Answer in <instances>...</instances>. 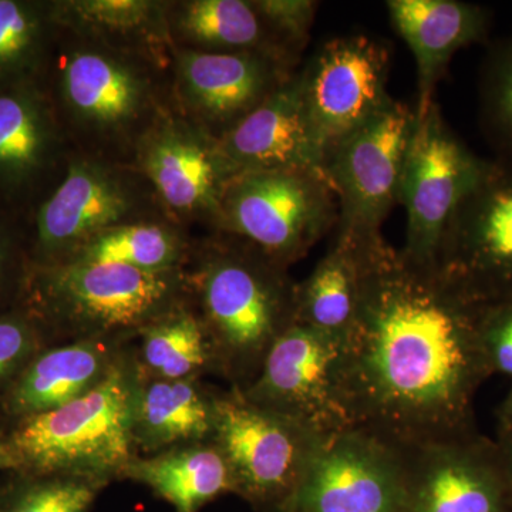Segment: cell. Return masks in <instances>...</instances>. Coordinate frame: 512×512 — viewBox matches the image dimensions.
<instances>
[{
  "label": "cell",
  "instance_id": "6da1fadb",
  "mask_svg": "<svg viewBox=\"0 0 512 512\" xmlns=\"http://www.w3.org/2000/svg\"><path fill=\"white\" fill-rule=\"evenodd\" d=\"M485 308L384 241L363 248L355 322L340 386L353 426L406 450L474 433V402L491 377Z\"/></svg>",
  "mask_w": 512,
  "mask_h": 512
},
{
  "label": "cell",
  "instance_id": "7a4b0ae2",
  "mask_svg": "<svg viewBox=\"0 0 512 512\" xmlns=\"http://www.w3.org/2000/svg\"><path fill=\"white\" fill-rule=\"evenodd\" d=\"M45 90L74 153L134 164L138 144L174 106L170 67L59 25Z\"/></svg>",
  "mask_w": 512,
  "mask_h": 512
},
{
  "label": "cell",
  "instance_id": "3957f363",
  "mask_svg": "<svg viewBox=\"0 0 512 512\" xmlns=\"http://www.w3.org/2000/svg\"><path fill=\"white\" fill-rule=\"evenodd\" d=\"M289 268L244 239L208 232L185 266L188 299L204 323L215 365L244 389L272 345L296 323Z\"/></svg>",
  "mask_w": 512,
  "mask_h": 512
},
{
  "label": "cell",
  "instance_id": "277c9868",
  "mask_svg": "<svg viewBox=\"0 0 512 512\" xmlns=\"http://www.w3.org/2000/svg\"><path fill=\"white\" fill-rule=\"evenodd\" d=\"M188 301L187 271L147 272L116 264L32 266L19 308L43 332L74 340L114 339Z\"/></svg>",
  "mask_w": 512,
  "mask_h": 512
},
{
  "label": "cell",
  "instance_id": "5b68a950",
  "mask_svg": "<svg viewBox=\"0 0 512 512\" xmlns=\"http://www.w3.org/2000/svg\"><path fill=\"white\" fill-rule=\"evenodd\" d=\"M124 357L80 399L28 419L5 441L13 470L25 476L69 474L109 483L136 457L141 373Z\"/></svg>",
  "mask_w": 512,
  "mask_h": 512
},
{
  "label": "cell",
  "instance_id": "8992f818",
  "mask_svg": "<svg viewBox=\"0 0 512 512\" xmlns=\"http://www.w3.org/2000/svg\"><path fill=\"white\" fill-rule=\"evenodd\" d=\"M157 220L168 218L134 165L73 151L62 183L25 221L30 258L37 266L62 264L107 229Z\"/></svg>",
  "mask_w": 512,
  "mask_h": 512
},
{
  "label": "cell",
  "instance_id": "52a82bcc",
  "mask_svg": "<svg viewBox=\"0 0 512 512\" xmlns=\"http://www.w3.org/2000/svg\"><path fill=\"white\" fill-rule=\"evenodd\" d=\"M338 217V200L325 173L245 171L225 188L217 231L244 239L289 268L336 228Z\"/></svg>",
  "mask_w": 512,
  "mask_h": 512
},
{
  "label": "cell",
  "instance_id": "ba28073f",
  "mask_svg": "<svg viewBox=\"0 0 512 512\" xmlns=\"http://www.w3.org/2000/svg\"><path fill=\"white\" fill-rule=\"evenodd\" d=\"M211 441L234 477L235 494L262 511L285 512L323 437L249 400L239 387L212 396Z\"/></svg>",
  "mask_w": 512,
  "mask_h": 512
},
{
  "label": "cell",
  "instance_id": "9c48e42d",
  "mask_svg": "<svg viewBox=\"0 0 512 512\" xmlns=\"http://www.w3.org/2000/svg\"><path fill=\"white\" fill-rule=\"evenodd\" d=\"M414 126L416 110L392 100L369 123L326 151L323 171L338 200V237L357 245L383 238V222L399 204Z\"/></svg>",
  "mask_w": 512,
  "mask_h": 512
},
{
  "label": "cell",
  "instance_id": "30bf717a",
  "mask_svg": "<svg viewBox=\"0 0 512 512\" xmlns=\"http://www.w3.org/2000/svg\"><path fill=\"white\" fill-rule=\"evenodd\" d=\"M437 268L484 308L512 302V163L488 160L447 222Z\"/></svg>",
  "mask_w": 512,
  "mask_h": 512
},
{
  "label": "cell",
  "instance_id": "8fae6325",
  "mask_svg": "<svg viewBox=\"0 0 512 512\" xmlns=\"http://www.w3.org/2000/svg\"><path fill=\"white\" fill-rule=\"evenodd\" d=\"M487 164L448 126L436 101L424 116H416L399 191V204L407 214L402 248L407 258L437 265L447 222Z\"/></svg>",
  "mask_w": 512,
  "mask_h": 512
},
{
  "label": "cell",
  "instance_id": "7c38bea8",
  "mask_svg": "<svg viewBox=\"0 0 512 512\" xmlns=\"http://www.w3.org/2000/svg\"><path fill=\"white\" fill-rule=\"evenodd\" d=\"M134 167L147 178L168 220L190 229L220 227L221 200L235 171L220 141L175 107L138 144Z\"/></svg>",
  "mask_w": 512,
  "mask_h": 512
},
{
  "label": "cell",
  "instance_id": "4fadbf2b",
  "mask_svg": "<svg viewBox=\"0 0 512 512\" xmlns=\"http://www.w3.org/2000/svg\"><path fill=\"white\" fill-rule=\"evenodd\" d=\"M343 342L296 322L276 340L258 375L241 390L252 402L320 437L355 427L340 386Z\"/></svg>",
  "mask_w": 512,
  "mask_h": 512
},
{
  "label": "cell",
  "instance_id": "5bb4252c",
  "mask_svg": "<svg viewBox=\"0 0 512 512\" xmlns=\"http://www.w3.org/2000/svg\"><path fill=\"white\" fill-rule=\"evenodd\" d=\"M402 448L350 427L323 437L285 512H404Z\"/></svg>",
  "mask_w": 512,
  "mask_h": 512
},
{
  "label": "cell",
  "instance_id": "9a60e30c",
  "mask_svg": "<svg viewBox=\"0 0 512 512\" xmlns=\"http://www.w3.org/2000/svg\"><path fill=\"white\" fill-rule=\"evenodd\" d=\"M390 49L367 35L333 37L299 69L303 103L326 151L392 103Z\"/></svg>",
  "mask_w": 512,
  "mask_h": 512
},
{
  "label": "cell",
  "instance_id": "2e32d148",
  "mask_svg": "<svg viewBox=\"0 0 512 512\" xmlns=\"http://www.w3.org/2000/svg\"><path fill=\"white\" fill-rule=\"evenodd\" d=\"M296 72L298 69L261 53H201L173 47L174 107L220 140Z\"/></svg>",
  "mask_w": 512,
  "mask_h": 512
},
{
  "label": "cell",
  "instance_id": "e0dca14e",
  "mask_svg": "<svg viewBox=\"0 0 512 512\" xmlns=\"http://www.w3.org/2000/svg\"><path fill=\"white\" fill-rule=\"evenodd\" d=\"M72 153L40 84L0 93V210L28 220L62 183Z\"/></svg>",
  "mask_w": 512,
  "mask_h": 512
},
{
  "label": "cell",
  "instance_id": "ac0fdd59",
  "mask_svg": "<svg viewBox=\"0 0 512 512\" xmlns=\"http://www.w3.org/2000/svg\"><path fill=\"white\" fill-rule=\"evenodd\" d=\"M403 451L404 512H512L495 440L474 431Z\"/></svg>",
  "mask_w": 512,
  "mask_h": 512
},
{
  "label": "cell",
  "instance_id": "d6986e66",
  "mask_svg": "<svg viewBox=\"0 0 512 512\" xmlns=\"http://www.w3.org/2000/svg\"><path fill=\"white\" fill-rule=\"evenodd\" d=\"M218 141L237 174L296 168L325 173V148L303 103L299 69Z\"/></svg>",
  "mask_w": 512,
  "mask_h": 512
},
{
  "label": "cell",
  "instance_id": "ffe728a7",
  "mask_svg": "<svg viewBox=\"0 0 512 512\" xmlns=\"http://www.w3.org/2000/svg\"><path fill=\"white\" fill-rule=\"evenodd\" d=\"M386 8L416 60L419 97L414 110L417 117L424 116L453 56L464 47L488 42L493 12L461 0H389Z\"/></svg>",
  "mask_w": 512,
  "mask_h": 512
},
{
  "label": "cell",
  "instance_id": "44dd1931",
  "mask_svg": "<svg viewBox=\"0 0 512 512\" xmlns=\"http://www.w3.org/2000/svg\"><path fill=\"white\" fill-rule=\"evenodd\" d=\"M165 23L174 49L261 53L298 69L252 0H167Z\"/></svg>",
  "mask_w": 512,
  "mask_h": 512
},
{
  "label": "cell",
  "instance_id": "7402d4cb",
  "mask_svg": "<svg viewBox=\"0 0 512 512\" xmlns=\"http://www.w3.org/2000/svg\"><path fill=\"white\" fill-rule=\"evenodd\" d=\"M114 339L73 340L33 357L9 392L20 419L60 409L93 390L116 365Z\"/></svg>",
  "mask_w": 512,
  "mask_h": 512
},
{
  "label": "cell",
  "instance_id": "603a6c76",
  "mask_svg": "<svg viewBox=\"0 0 512 512\" xmlns=\"http://www.w3.org/2000/svg\"><path fill=\"white\" fill-rule=\"evenodd\" d=\"M167 0H53L57 23L111 49L170 67Z\"/></svg>",
  "mask_w": 512,
  "mask_h": 512
},
{
  "label": "cell",
  "instance_id": "cb8c5ba5",
  "mask_svg": "<svg viewBox=\"0 0 512 512\" xmlns=\"http://www.w3.org/2000/svg\"><path fill=\"white\" fill-rule=\"evenodd\" d=\"M121 477L146 484L175 512H200L220 495L235 493L231 468L211 440L134 457Z\"/></svg>",
  "mask_w": 512,
  "mask_h": 512
},
{
  "label": "cell",
  "instance_id": "d4e9b609",
  "mask_svg": "<svg viewBox=\"0 0 512 512\" xmlns=\"http://www.w3.org/2000/svg\"><path fill=\"white\" fill-rule=\"evenodd\" d=\"M214 424L212 396L195 377L180 380L141 377L136 414V443L154 451L210 441Z\"/></svg>",
  "mask_w": 512,
  "mask_h": 512
},
{
  "label": "cell",
  "instance_id": "484cf974",
  "mask_svg": "<svg viewBox=\"0 0 512 512\" xmlns=\"http://www.w3.org/2000/svg\"><path fill=\"white\" fill-rule=\"evenodd\" d=\"M333 239L305 281L296 286V322L345 339L355 322L363 271V248Z\"/></svg>",
  "mask_w": 512,
  "mask_h": 512
},
{
  "label": "cell",
  "instance_id": "4316f807",
  "mask_svg": "<svg viewBox=\"0 0 512 512\" xmlns=\"http://www.w3.org/2000/svg\"><path fill=\"white\" fill-rule=\"evenodd\" d=\"M194 244L192 231L171 220L136 222L101 232L64 262L116 264L147 272L177 271L190 262Z\"/></svg>",
  "mask_w": 512,
  "mask_h": 512
},
{
  "label": "cell",
  "instance_id": "83f0119b",
  "mask_svg": "<svg viewBox=\"0 0 512 512\" xmlns=\"http://www.w3.org/2000/svg\"><path fill=\"white\" fill-rule=\"evenodd\" d=\"M57 29L53 0H0V93L42 83Z\"/></svg>",
  "mask_w": 512,
  "mask_h": 512
},
{
  "label": "cell",
  "instance_id": "f1b7e54d",
  "mask_svg": "<svg viewBox=\"0 0 512 512\" xmlns=\"http://www.w3.org/2000/svg\"><path fill=\"white\" fill-rule=\"evenodd\" d=\"M141 362L150 379L195 377L214 363L210 336L190 299L137 333Z\"/></svg>",
  "mask_w": 512,
  "mask_h": 512
},
{
  "label": "cell",
  "instance_id": "f546056e",
  "mask_svg": "<svg viewBox=\"0 0 512 512\" xmlns=\"http://www.w3.org/2000/svg\"><path fill=\"white\" fill-rule=\"evenodd\" d=\"M478 109L497 160L512 163V35L487 45L478 76Z\"/></svg>",
  "mask_w": 512,
  "mask_h": 512
},
{
  "label": "cell",
  "instance_id": "4dcf8cb0",
  "mask_svg": "<svg viewBox=\"0 0 512 512\" xmlns=\"http://www.w3.org/2000/svg\"><path fill=\"white\" fill-rule=\"evenodd\" d=\"M106 484L69 474L26 476L0 495V512H89Z\"/></svg>",
  "mask_w": 512,
  "mask_h": 512
},
{
  "label": "cell",
  "instance_id": "1f68e13d",
  "mask_svg": "<svg viewBox=\"0 0 512 512\" xmlns=\"http://www.w3.org/2000/svg\"><path fill=\"white\" fill-rule=\"evenodd\" d=\"M32 266L26 222L0 210V315L19 308Z\"/></svg>",
  "mask_w": 512,
  "mask_h": 512
},
{
  "label": "cell",
  "instance_id": "d6a6232c",
  "mask_svg": "<svg viewBox=\"0 0 512 512\" xmlns=\"http://www.w3.org/2000/svg\"><path fill=\"white\" fill-rule=\"evenodd\" d=\"M272 35L299 63L309 42L319 3L315 0H252Z\"/></svg>",
  "mask_w": 512,
  "mask_h": 512
},
{
  "label": "cell",
  "instance_id": "836d02e7",
  "mask_svg": "<svg viewBox=\"0 0 512 512\" xmlns=\"http://www.w3.org/2000/svg\"><path fill=\"white\" fill-rule=\"evenodd\" d=\"M43 333L22 308L0 315V384L25 369Z\"/></svg>",
  "mask_w": 512,
  "mask_h": 512
},
{
  "label": "cell",
  "instance_id": "e575fe53",
  "mask_svg": "<svg viewBox=\"0 0 512 512\" xmlns=\"http://www.w3.org/2000/svg\"><path fill=\"white\" fill-rule=\"evenodd\" d=\"M481 348L491 376L512 379V302L485 308Z\"/></svg>",
  "mask_w": 512,
  "mask_h": 512
},
{
  "label": "cell",
  "instance_id": "d590c367",
  "mask_svg": "<svg viewBox=\"0 0 512 512\" xmlns=\"http://www.w3.org/2000/svg\"><path fill=\"white\" fill-rule=\"evenodd\" d=\"M495 443H497L501 460H503L505 477H507L508 490H510L512 504V433H508V431H498Z\"/></svg>",
  "mask_w": 512,
  "mask_h": 512
},
{
  "label": "cell",
  "instance_id": "8d00e7d4",
  "mask_svg": "<svg viewBox=\"0 0 512 512\" xmlns=\"http://www.w3.org/2000/svg\"><path fill=\"white\" fill-rule=\"evenodd\" d=\"M497 419L498 431L512 433V387L498 407Z\"/></svg>",
  "mask_w": 512,
  "mask_h": 512
},
{
  "label": "cell",
  "instance_id": "74e56055",
  "mask_svg": "<svg viewBox=\"0 0 512 512\" xmlns=\"http://www.w3.org/2000/svg\"><path fill=\"white\" fill-rule=\"evenodd\" d=\"M0 468H10V470H13L12 457H10L6 443H0Z\"/></svg>",
  "mask_w": 512,
  "mask_h": 512
}]
</instances>
